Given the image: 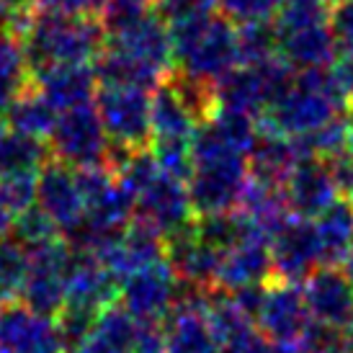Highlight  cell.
Instances as JSON below:
<instances>
[{"instance_id": "cell-1", "label": "cell", "mask_w": 353, "mask_h": 353, "mask_svg": "<svg viewBox=\"0 0 353 353\" xmlns=\"http://www.w3.org/2000/svg\"><path fill=\"white\" fill-rule=\"evenodd\" d=\"M173 68V37L160 13L119 34H108L96 59L101 85H134L157 90Z\"/></svg>"}, {"instance_id": "cell-2", "label": "cell", "mask_w": 353, "mask_h": 353, "mask_svg": "<svg viewBox=\"0 0 353 353\" xmlns=\"http://www.w3.org/2000/svg\"><path fill=\"white\" fill-rule=\"evenodd\" d=\"M23 50L31 78L62 65H96L103 52L106 31L99 19L62 16L39 10L16 37Z\"/></svg>"}, {"instance_id": "cell-3", "label": "cell", "mask_w": 353, "mask_h": 353, "mask_svg": "<svg viewBox=\"0 0 353 353\" xmlns=\"http://www.w3.org/2000/svg\"><path fill=\"white\" fill-rule=\"evenodd\" d=\"M351 101L335 70L296 72L292 88L265 111L261 124L292 139H304L345 114Z\"/></svg>"}, {"instance_id": "cell-4", "label": "cell", "mask_w": 353, "mask_h": 353, "mask_svg": "<svg viewBox=\"0 0 353 353\" xmlns=\"http://www.w3.org/2000/svg\"><path fill=\"white\" fill-rule=\"evenodd\" d=\"M170 37L173 65L183 78L216 85L225 75L240 68L237 23L222 13L170 26Z\"/></svg>"}, {"instance_id": "cell-5", "label": "cell", "mask_w": 353, "mask_h": 353, "mask_svg": "<svg viewBox=\"0 0 353 353\" xmlns=\"http://www.w3.org/2000/svg\"><path fill=\"white\" fill-rule=\"evenodd\" d=\"M52 160H59L75 170L108 168L111 139L99 117L96 103L62 111L50 134Z\"/></svg>"}, {"instance_id": "cell-6", "label": "cell", "mask_w": 353, "mask_h": 353, "mask_svg": "<svg viewBox=\"0 0 353 353\" xmlns=\"http://www.w3.org/2000/svg\"><path fill=\"white\" fill-rule=\"evenodd\" d=\"M96 108L114 148L145 150L152 139V96L134 85H99Z\"/></svg>"}, {"instance_id": "cell-7", "label": "cell", "mask_w": 353, "mask_h": 353, "mask_svg": "<svg viewBox=\"0 0 353 353\" xmlns=\"http://www.w3.org/2000/svg\"><path fill=\"white\" fill-rule=\"evenodd\" d=\"M72 255H75V250L68 245L65 237H57L52 243H44V245L29 250L31 268L21 302L26 304L31 312L54 320L65 310Z\"/></svg>"}, {"instance_id": "cell-8", "label": "cell", "mask_w": 353, "mask_h": 353, "mask_svg": "<svg viewBox=\"0 0 353 353\" xmlns=\"http://www.w3.org/2000/svg\"><path fill=\"white\" fill-rule=\"evenodd\" d=\"M310 325H312V314H310L302 286L271 279L265 284L263 307L255 323L258 333L265 341H271L276 348L292 353L302 345Z\"/></svg>"}, {"instance_id": "cell-9", "label": "cell", "mask_w": 353, "mask_h": 353, "mask_svg": "<svg viewBox=\"0 0 353 353\" xmlns=\"http://www.w3.org/2000/svg\"><path fill=\"white\" fill-rule=\"evenodd\" d=\"M134 219L152 227L165 240L181 232L196 219V212L188 196V183L160 170L134 196Z\"/></svg>"}, {"instance_id": "cell-10", "label": "cell", "mask_w": 353, "mask_h": 353, "mask_svg": "<svg viewBox=\"0 0 353 353\" xmlns=\"http://www.w3.org/2000/svg\"><path fill=\"white\" fill-rule=\"evenodd\" d=\"M181 281L168 261L148 265L121 281V307L137 323H165L178 299Z\"/></svg>"}, {"instance_id": "cell-11", "label": "cell", "mask_w": 353, "mask_h": 353, "mask_svg": "<svg viewBox=\"0 0 353 353\" xmlns=\"http://www.w3.org/2000/svg\"><path fill=\"white\" fill-rule=\"evenodd\" d=\"M274 279L289 284H304L325 263L317 225L294 216L271 237Z\"/></svg>"}, {"instance_id": "cell-12", "label": "cell", "mask_w": 353, "mask_h": 353, "mask_svg": "<svg viewBox=\"0 0 353 353\" xmlns=\"http://www.w3.org/2000/svg\"><path fill=\"white\" fill-rule=\"evenodd\" d=\"M304 299L314 323L343 333L353 327V281L343 265H320L304 281Z\"/></svg>"}, {"instance_id": "cell-13", "label": "cell", "mask_w": 353, "mask_h": 353, "mask_svg": "<svg viewBox=\"0 0 353 353\" xmlns=\"http://www.w3.org/2000/svg\"><path fill=\"white\" fill-rule=\"evenodd\" d=\"M0 348L6 353H68L57 325L23 302L0 307Z\"/></svg>"}, {"instance_id": "cell-14", "label": "cell", "mask_w": 353, "mask_h": 353, "mask_svg": "<svg viewBox=\"0 0 353 353\" xmlns=\"http://www.w3.org/2000/svg\"><path fill=\"white\" fill-rule=\"evenodd\" d=\"M37 206L57 225L62 235L78 227L85 214V196L80 188L78 170L59 160H50L39 173Z\"/></svg>"}, {"instance_id": "cell-15", "label": "cell", "mask_w": 353, "mask_h": 353, "mask_svg": "<svg viewBox=\"0 0 353 353\" xmlns=\"http://www.w3.org/2000/svg\"><path fill=\"white\" fill-rule=\"evenodd\" d=\"M286 204L299 219L320 216L330 204L341 199L333 170L323 157H302L284 183Z\"/></svg>"}, {"instance_id": "cell-16", "label": "cell", "mask_w": 353, "mask_h": 353, "mask_svg": "<svg viewBox=\"0 0 353 353\" xmlns=\"http://www.w3.org/2000/svg\"><path fill=\"white\" fill-rule=\"evenodd\" d=\"M165 261L178 276V281L199 289H216L222 253L199 235L196 219L165 240Z\"/></svg>"}, {"instance_id": "cell-17", "label": "cell", "mask_w": 353, "mask_h": 353, "mask_svg": "<svg viewBox=\"0 0 353 353\" xmlns=\"http://www.w3.org/2000/svg\"><path fill=\"white\" fill-rule=\"evenodd\" d=\"M121 296V281L101 263L96 255L75 253L68 274V304L85 312L101 314Z\"/></svg>"}, {"instance_id": "cell-18", "label": "cell", "mask_w": 353, "mask_h": 353, "mask_svg": "<svg viewBox=\"0 0 353 353\" xmlns=\"http://www.w3.org/2000/svg\"><path fill=\"white\" fill-rule=\"evenodd\" d=\"M96 258L117 276L119 281H124L142 268L165 261V237L157 235L152 227L132 219V225L124 230V235Z\"/></svg>"}, {"instance_id": "cell-19", "label": "cell", "mask_w": 353, "mask_h": 353, "mask_svg": "<svg viewBox=\"0 0 353 353\" xmlns=\"http://www.w3.org/2000/svg\"><path fill=\"white\" fill-rule=\"evenodd\" d=\"M302 157L304 152L296 139L284 137L258 121V139L248 155L250 181L268 188H284V183L289 181L292 170Z\"/></svg>"}, {"instance_id": "cell-20", "label": "cell", "mask_w": 353, "mask_h": 353, "mask_svg": "<svg viewBox=\"0 0 353 353\" xmlns=\"http://www.w3.org/2000/svg\"><path fill=\"white\" fill-rule=\"evenodd\" d=\"M338 54H341V50H338V41L333 37V29H330V21L279 31V57L294 72L330 70Z\"/></svg>"}, {"instance_id": "cell-21", "label": "cell", "mask_w": 353, "mask_h": 353, "mask_svg": "<svg viewBox=\"0 0 353 353\" xmlns=\"http://www.w3.org/2000/svg\"><path fill=\"white\" fill-rule=\"evenodd\" d=\"M214 99L216 108H222V111L245 114V117H253L261 121L274 103L268 72H265L263 65H258V68L240 65L216 83Z\"/></svg>"}, {"instance_id": "cell-22", "label": "cell", "mask_w": 353, "mask_h": 353, "mask_svg": "<svg viewBox=\"0 0 353 353\" xmlns=\"http://www.w3.org/2000/svg\"><path fill=\"white\" fill-rule=\"evenodd\" d=\"M271 279H274L271 243L263 237H250L222 255L219 274H216V289L237 292L245 286H263Z\"/></svg>"}, {"instance_id": "cell-23", "label": "cell", "mask_w": 353, "mask_h": 353, "mask_svg": "<svg viewBox=\"0 0 353 353\" xmlns=\"http://www.w3.org/2000/svg\"><path fill=\"white\" fill-rule=\"evenodd\" d=\"M31 80H34V88L39 90L59 114L93 103L101 85L96 65H62V68L44 70Z\"/></svg>"}, {"instance_id": "cell-24", "label": "cell", "mask_w": 353, "mask_h": 353, "mask_svg": "<svg viewBox=\"0 0 353 353\" xmlns=\"http://www.w3.org/2000/svg\"><path fill=\"white\" fill-rule=\"evenodd\" d=\"M137 327V320L121 304H114L101 312L88 338L68 353H134Z\"/></svg>"}, {"instance_id": "cell-25", "label": "cell", "mask_w": 353, "mask_h": 353, "mask_svg": "<svg viewBox=\"0 0 353 353\" xmlns=\"http://www.w3.org/2000/svg\"><path fill=\"white\" fill-rule=\"evenodd\" d=\"M317 235L327 265H343L353 253V201L341 196L317 216Z\"/></svg>"}, {"instance_id": "cell-26", "label": "cell", "mask_w": 353, "mask_h": 353, "mask_svg": "<svg viewBox=\"0 0 353 353\" xmlns=\"http://www.w3.org/2000/svg\"><path fill=\"white\" fill-rule=\"evenodd\" d=\"M165 353H222L204 312L178 307L165 320Z\"/></svg>"}, {"instance_id": "cell-27", "label": "cell", "mask_w": 353, "mask_h": 353, "mask_svg": "<svg viewBox=\"0 0 353 353\" xmlns=\"http://www.w3.org/2000/svg\"><path fill=\"white\" fill-rule=\"evenodd\" d=\"M59 111L52 106L50 101L41 96L37 88H26L19 96V101L8 108L6 121L13 134L31 139H44L52 134V129L57 124Z\"/></svg>"}, {"instance_id": "cell-28", "label": "cell", "mask_w": 353, "mask_h": 353, "mask_svg": "<svg viewBox=\"0 0 353 353\" xmlns=\"http://www.w3.org/2000/svg\"><path fill=\"white\" fill-rule=\"evenodd\" d=\"M50 160V145H44L41 139L21 137L13 132H6L0 139V176L3 173H37L39 176Z\"/></svg>"}, {"instance_id": "cell-29", "label": "cell", "mask_w": 353, "mask_h": 353, "mask_svg": "<svg viewBox=\"0 0 353 353\" xmlns=\"http://www.w3.org/2000/svg\"><path fill=\"white\" fill-rule=\"evenodd\" d=\"M29 80L31 72L19 39L0 37V117H6L21 93L29 88Z\"/></svg>"}, {"instance_id": "cell-30", "label": "cell", "mask_w": 353, "mask_h": 353, "mask_svg": "<svg viewBox=\"0 0 353 353\" xmlns=\"http://www.w3.org/2000/svg\"><path fill=\"white\" fill-rule=\"evenodd\" d=\"M29 250L16 237H0V307L19 302L29 279Z\"/></svg>"}, {"instance_id": "cell-31", "label": "cell", "mask_w": 353, "mask_h": 353, "mask_svg": "<svg viewBox=\"0 0 353 353\" xmlns=\"http://www.w3.org/2000/svg\"><path fill=\"white\" fill-rule=\"evenodd\" d=\"M237 47L240 65L258 68L279 57V31L274 21H255L237 26Z\"/></svg>"}, {"instance_id": "cell-32", "label": "cell", "mask_w": 353, "mask_h": 353, "mask_svg": "<svg viewBox=\"0 0 353 353\" xmlns=\"http://www.w3.org/2000/svg\"><path fill=\"white\" fill-rule=\"evenodd\" d=\"M152 13H155L152 0H106L99 21L108 37V34H119V31L137 26L145 19H150Z\"/></svg>"}, {"instance_id": "cell-33", "label": "cell", "mask_w": 353, "mask_h": 353, "mask_svg": "<svg viewBox=\"0 0 353 353\" xmlns=\"http://www.w3.org/2000/svg\"><path fill=\"white\" fill-rule=\"evenodd\" d=\"M37 188H39L37 173H3L0 176V201L16 216H21L26 209L37 204Z\"/></svg>"}, {"instance_id": "cell-34", "label": "cell", "mask_w": 353, "mask_h": 353, "mask_svg": "<svg viewBox=\"0 0 353 353\" xmlns=\"http://www.w3.org/2000/svg\"><path fill=\"white\" fill-rule=\"evenodd\" d=\"M13 237H16L26 250H31V248H39V245H44V243H52V240H57V237H62V235H59L57 225L41 212L39 206H31V209H26V212L16 219V225H13Z\"/></svg>"}, {"instance_id": "cell-35", "label": "cell", "mask_w": 353, "mask_h": 353, "mask_svg": "<svg viewBox=\"0 0 353 353\" xmlns=\"http://www.w3.org/2000/svg\"><path fill=\"white\" fill-rule=\"evenodd\" d=\"M286 0H219L222 16L232 23H255V21H276Z\"/></svg>"}, {"instance_id": "cell-36", "label": "cell", "mask_w": 353, "mask_h": 353, "mask_svg": "<svg viewBox=\"0 0 353 353\" xmlns=\"http://www.w3.org/2000/svg\"><path fill=\"white\" fill-rule=\"evenodd\" d=\"M157 13L168 26L212 16L219 8V0H157Z\"/></svg>"}, {"instance_id": "cell-37", "label": "cell", "mask_w": 353, "mask_h": 353, "mask_svg": "<svg viewBox=\"0 0 353 353\" xmlns=\"http://www.w3.org/2000/svg\"><path fill=\"white\" fill-rule=\"evenodd\" d=\"M330 29L341 54H353V0L338 3L330 10Z\"/></svg>"}, {"instance_id": "cell-38", "label": "cell", "mask_w": 353, "mask_h": 353, "mask_svg": "<svg viewBox=\"0 0 353 353\" xmlns=\"http://www.w3.org/2000/svg\"><path fill=\"white\" fill-rule=\"evenodd\" d=\"M134 353H165V323H139Z\"/></svg>"}, {"instance_id": "cell-39", "label": "cell", "mask_w": 353, "mask_h": 353, "mask_svg": "<svg viewBox=\"0 0 353 353\" xmlns=\"http://www.w3.org/2000/svg\"><path fill=\"white\" fill-rule=\"evenodd\" d=\"M222 353H284V351H281V348H276L271 341H265L258 330H253L250 335H245L243 341H237L235 345L225 348Z\"/></svg>"}, {"instance_id": "cell-40", "label": "cell", "mask_w": 353, "mask_h": 353, "mask_svg": "<svg viewBox=\"0 0 353 353\" xmlns=\"http://www.w3.org/2000/svg\"><path fill=\"white\" fill-rule=\"evenodd\" d=\"M3 3H6L19 19H29L31 13H37V8H39V0H3Z\"/></svg>"}, {"instance_id": "cell-41", "label": "cell", "mask_w": 353, "mask_h": 353, "mask_svg": "<svg viewBox=\"0 0 353 353\" xmlns=\"http://www.w3.org/2000/svg\"><path fill=\"white\" fill-rule=\"evenodd\" d=\"M16 219H19V216L13 214L8 206L0 201V237H10V232H13V225H16Z\"/></svg>"}, {"instance_id": "cell-42", "label": "cell", "mask_w": 353, "mask_h": 353, "mask_svg": "<svg viewBox=\"0 0 353 353\" xmlns=\"http://www.w3.org/2000/svg\"><path fill=\"white\" fill-rule=\"evenodd\" d=\"M343 353H353V327L343 333Z\"/></svg>"}, {"instance_id": "cell-43", "label": "cell", "mask_w": 353, "mask_h": 353, "mask_svg": "<svg viewBox=\"0 0 353 353\" xmlns=\"http://www.w3.org/2000/svg\"><path fill=\"white\" fill-rule=\"evenodd\" d=\"M343 268H345V274H348V279L353 281V253L348 255V261L343 263Z\"/></svg>"}, {"instance_id": "cell-44", "label": "cell", "mask_w": 353, "mask_h": 353, "mask_svg": "<svg viewBox=\"0 0 353 353\" xmlns=\"http://www.w3.org/2000/svg\"><path fill=\"white\" fill-rule=\"evenodd\" d=\"M325 3H327V6H330V3H333V6H338V3H345V0H325Z\"/></svg>"}, {"instance_id": "cell-45", "label": "cell", "mask_w": 353, "mask_h": 353, "mask_svg": "<svg viewBox=\"0 0 353 353\" xmlns=\"http://www.w3.org/2000/svg\"><path fill=\"white\" fill-rule=\"evenodd\" d=\"M3 134H6V127H3V124H0V139H3Z\"/></svg>"}, {"instance_id": "cell-46", "label": "cell", "mask_w": 353, "mask_h": 353, "mask_svg": "<svg viewBox=\"0 0 353 353\" xmlns=\"http://www.w3.org/2000/svg\"><path fill=\"white\" fill-rule=\"evenodd\" d=\"M0 353H6V351H3V348H0Z\"/></svg>"}, {"instance_id": "cell-47", "label": "cell", "mask_w": 353, "mask_h": 353, "mask_svg": "<svg viewBox=\"0 0 353 353\" xmlns=\"http://www.w3.org/2000/svg\"><path fill=\"white\" fill-rule=\"evenodd\" d=\"M351 201H353V196H351Z\"/></svg>"}]
</instances>
